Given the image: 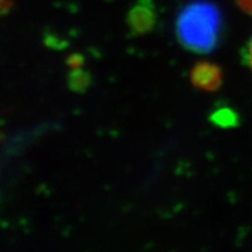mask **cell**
<instances>
[{"mask_svg":"<svg viewBox=\"0 0 252 252\" xmlns=\"http://www.w3.org/2000/svg\"><path fill=\"white\" fill-rule=\"evenodd\" d=\"M220 29V14L215 5L197 1L180 12L176 31L183 45L190 50L206 53L215 47Z\"/></svg>","mask_w":252,"mask_h":252,"instance_id":"6da1fadb","label":"cell"},{"mask_svg":"<svg viewBox=\"0 0 252 252\" xmlns=\"http://www.w3.org/2000/svg\"><path fill=\"white\" fill-rule=\"evenodd\" d=\"M190 79L194 87L198 89L213 92L221 84V72L219 67L207 62L197 63L190 73Z\"/></svg>","mask_w":252,"mask_h":252,"instance_id":"7a4b0ae2","label":"cell"},{"mask_svg":"<svg viewBox=\"0 0 252 252\" xmlns=\"http://www.w3.org/2000/svg\"><path fill=\"white\" fill-rule=\"evenodd\" d=\"M153 22V12L150 5L136 4L130 13V24L136 31H147Z\"/></svg>","mask_w":252,"mask_h":252,"instance_id":"3957f363","label":"cell"},{"mask_svg":"<svg viewBox=\"0 0 252 252\" xmlns=\"http://www.w3.org/2000/svg\"><path fill=\"white\" fill-rule=\"evenodd\" d=\"M237 1L242 9H245L249 13H252V0H237Z\"/></svg>","mask_w":252,"mask_h":252,"instance_id":"277c9868","label":"cell"},{"mask_svg":"<svg viewBox=\"0 0 252 252\" xmlns=\"http://www.w3.org/2000/svg\"><path fill=\"white\" fill-rule=\"evenodd\" d=\"M249 62H250V66L252 68V40L250 41V47H249Z\"/></svg>","mask_w":252,"mask_h":252,"instance_id":"5b68a950","label":"cell"}]
</instances>
